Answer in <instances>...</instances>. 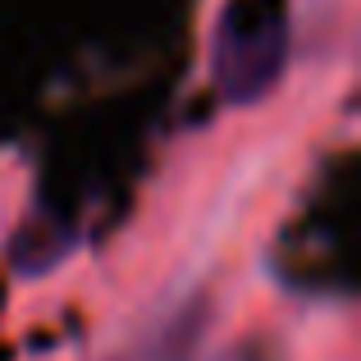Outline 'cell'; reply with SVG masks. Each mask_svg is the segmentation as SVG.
Listing matches in <instances>:
<instances>
[{"instance_id": "obj_2", "label": "cell", "mask_w": 361, "mask_h": 361, "mask_svg": "<svg viewBox=\"0 0 361 361\" xmlns=\"http://www.w3.org/2000/svg\"><path fill=\"white\" fill-rule=\"evenodd\" d=\"M206 311L211 307H206L202 293L178 298L165 316L147 320V325L137 329V338H133L128 348H119L110 361H192L197 343H202V334H206Z\"/></svg>"}, {"instance_id": "obj_1", "label": "cell", "mask_w": 361, "mask_h": 361, "mask_svg": "<svg viewBox=\"0 0 361 361\" xmlns=\"http://www.w3.org/2000/svg\"><path fill=\"white\" fill-rule=\"evenodd\" d=\"M288 64V0H224L211 32V78L229 106L261 101Z\"/></svg>"}]
</instances>
